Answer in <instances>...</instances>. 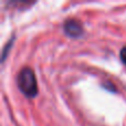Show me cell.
Here are the masks:
<instances>
[{"label": "cell", "mask_w": 126, "mask_h": 126, "mask_svg": "<svg viewBox=\"0 0 126 126\" xmlns=\"http://www.w3.org/2000/svg\"><path fill=\"white\" fill-rule=\"evenodd\" d=\"M20 91L28 97H35L38 94V83L34 72L31 67H23L17 76Z\"/></svg>", "instance_id": "6da1fadb"}, {"label": "cell", "mask_w": 126, "mask_h": 126, "mask_svg": "<svg viewBox=\"0 0 126 126\" xmlns=\"http://www.w3.org/2000/svg\"><path fill=\"white\" fill-rule=\"evenodd\" d=\"M64 32L66 33L69 37L72 38H79L82 35L83 33V27L80 21L76 19H69L64 22Z\"/></svg>", "instance_id": "7a4b0ae2"}, {"label": "cell", "mask_w": 126, "mask_h": 126, "mask_svg": "<svg viewBox=\"0 0 126 126\" xmlns=\"http://www.w3.org/2000/svg\"><path fill=\"white\" fill-rule=\"evenodd\" d=\"M120 55H121V60H122V62L126 65V47H124V48L121 50Z\"/></svg>", "instance_id": "3957f363"}]
</instances>
